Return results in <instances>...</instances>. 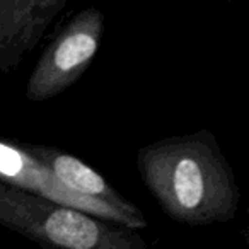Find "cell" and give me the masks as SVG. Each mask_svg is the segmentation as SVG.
Here are the masks:
<instances>
[{"instance_id": "6da1fadb", "label": "cell", "mask_w": 249, "mask_h": 249, "mask_svg": "<svg viewBox=\"0 0 249 249\" xmlns=\"http://www.w3.org/2000/svg\"><path fill=\"white\" fill-rule=\"evenodd\" d=\"M137 171L160 210L178 224H225L237 215V179L208 130L166 137L140 147Z\"/></svg>"}, {"instance_id": "7a4b0ae2", "label": "cell", "mask_w": 249, "mask_h": 249, "mask_svg": "<svg viewBox=\"0 0 249 249\" xmlns=\"http://www.w3.org/2000/svg\"><path fill=\"white\" fill-rule=\"evenodd\" d=\"M0 225L43 249H147L139 232L0 183Z\"/></svg>"}, {"instance_id": "3957f363", "label": "cell", "mask_w": 249, "mask_h": 249, "mask_svg": "<svg viewBox=\"0 0 249 249\" xmlns=\"http://www.w3.org/2000/svg\"><path fill=\"white\" fill-rule=\"evenodd\" d=\"M104 12L87 7L77 12L46 46L26 84L33 103L53 99L87 72L104 35Z\"/></svg>"}, {"instance_id": "277c9868", "label": "cell", "mask_w": 249, "mask_h": 249, "mask_svg": "<svg viewBox=\"0 0 249 249\" xmlns=\"http://www.w3.org/2000/svg\"><path fill=\"white\" fill-rule=\"evenodd\" d=\"M21 147L29 157L45 166L56 178V181L70 193L89 198V200L97 201V203L118 212L132 231L140 232L147 227L149 222H147L143 212L135 203L126 200L116 188L107 183L106 178L96 173L79 157L52 145L21 143Z\"/></svg>"}, {"instance_id": "5b68a950", "label": "cell", "mask_w": 249, "mask_h": 249, "mask_svg": "<svg viewBox=\"0 0 249 249\" xmlns=\"http://www.w3.org/2000/svg\"><path fill=\"white\" fill-rule=\"evenodd\" d=\"M0 183L28 191L35 196L45 198L53 203L84 212L99 220L128 229L124 218L118 212L111 210L97 201L89 200V198L70 193L56 181V178L45 166L36 162L33 157H29L24 152L21 143L5 139H0Z\"/></svg>"}, {"instance_id": "8992f818", "label": "cell", "mask_w": 249, "mask_h": 249, "mask_svg": "<svg viewBox=\"0 0 249 249\" xmlns=\"http://www.w3.org/2000/svg\"><path fill=\"white\" fill-rule=\"evenodd\" d=\"M69 0H0V73H9L38 46Z\"/></svg>"}]
</instances>
